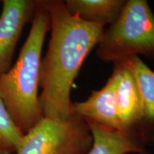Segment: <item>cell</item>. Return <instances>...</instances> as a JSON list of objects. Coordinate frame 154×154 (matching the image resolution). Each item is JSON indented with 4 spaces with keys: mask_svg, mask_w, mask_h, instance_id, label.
I'll return each instance as SVG.
<instances>
[{
    "mask_svg": "<svg viewBox=\"0 0 154 154\" xmlns=\"http://www.w3.org/2000/svg\"><path fill=\"white\" fill-rule=\"evenodd\" d=\"M42 2L49 15L51 36L42 59L40 105L44 117L66 121L73 115V84L88 54L99 43L104 26L71 14L60 0Z\"/></svg>",
    "mask_w": 154,
    "mask_h": 154,
    "instance_id": "1",
    "label": "cell"
},
{
    "mask_svg": "<svg viewBox=\"0 0 154 154\" xmlns=\"http://www.w3.org/2000/svg\"><path fill=\"white\" fill-rule=\"evenodd\" d=\"M49 27V13L42 0H37L29 33L18 59L8 72L0 75V99L24 134L44 118L38 88L42 49Z\"/></svg>",
    "mask_w": 154,
    "mask_h": 154,
    "instance_id": "2",
    "label": "cell"
},
{
    "mask_svg": "<svg viewBox=\"0 0 154 154\" xmlns=\"http://www.w3.org/2000/svg\"><path fill=\"white\" fill-rule=\"evenodd\" d=\"M97 56L116 63L132 56L154 57V15L145 0L126 1L120 14L103 32Z\"/></svg>",
    "mask_w": 154,
    "mask_h": 154,
    "instance_id": "3",
    "label": "cell"
},
{
    "mask_svg": "<svg viewBox=\"0 0 154 154\" xmlns=\"http://www.w3.org/2000/svg\"><path fill=\"white\" fill-rule=\"evenodd\" d=\"M93 138L87 122L73 114L66 121L44 117L24 134L17 154H87Z\"/></svg>",
    "mask_w": 154,
    "mask_h": 154,
    "instance_id": "4",
    "label": "cell"
},
{
    "mask_svg": "<svg viewBox=\"0 0 154 154\" xmlns=\"http://www.w3.org/2000/svg\"><path fill=\"white\" fill-rule=\"evenodd\" d=\"M0 14V75L8 72L25 25L34 14L37 0H4Z\"/></svg>",
    "mask_w": 154,
    "mask_h": 154,
    "instance_id": "5",
    "label": "cell"
},
{
    "mask_svg": "<svg viewBox=\"0 0 154 154\" xmlns=\"http://www.w3.org/2000/svg\"><path fill=\"white\" fill-rule=\"evenodd\" d=\"M116 85V77L113 73L103 88L94 91L86 101L72 103L73 114L82 117L86 121L126 132L117 112Z\"/></svg>",
    "mask_w": 154,
    "mask_h": 154,
    "instance_id": "6",
    "label": "cell"
},
{
    "mask_svg": "<svg viewBox=\"0 0 154 154\" xmlns=\"http://www.w3.org/2000/svg\"><path fill=\"white\" fill-rule=\"evenodd\" d=\"M114 64L113 73L116 77V102L119 119L126 132L138 136L137 128L141 118L142 103L137 83L127 67L120 62Z\"/></svg>",
    "mask_w": 154,
    "mask_h": 154,
    "instance_id": "7",
    "label": "cell"
},
{
    "mask_svg": "<svg viewBox=\"0 0 154 154\" xmlns=\"http://www.w3.org/2000/svg\"><path fill=\"white\" fill-rule=\"evenodd\" d=\"M119 62L131 72L139 89L142 111L137 128L138 137L143 143H154V72L138 56H132Z\"/></svg>",
    "mask_w": 154,
    "mask_h": 154,
    "instance_id": "8",
    "label": "cell"
},
{
    "mask_svg": "<svg viewBox=\"0 0 154 154\" xmlns=\"http://www.w3.org/2000/svg\"><path fill=\"white\" fill-rule=\"evenodd\" d=\"M93 143L87 154H146L143 143L136 134L121 131L86 121Z\"/></svg>",
    "mask_w": 154,
    "mask_h": 154,
    "instance_id": "9",
    "label": "cell"
},
{
    "mask_svg": "<svg viewBox=\"0 0 154 154\" xmlns=\"http://www.w3.org/2000/svg\"><path fill=\"white\" fill-rule=\"evenodd\" d=\"M124 0H67L64 2L71 14H76L88 22L103 26L111 24L120 14Z\"/></svg>",
    "mask_w": 154,
    "mask_h": 154,
    "instance_id": "10",
    "label": "cell"
},
{
    "mask_svg": "<svg viewBox=\"0 0 154 154\" xmlns=\"http://www.w3.org/2000/svg\"><path fill=\"white\" fill-rule=\"evenodd\" d=\"M24 136L0 99V154L15 153Z\"/></svg>",
    "mask_w": 154,
    "mask_h": 154,
    "instance_id": "11",
    "label": "cell"
}]
</instances>
